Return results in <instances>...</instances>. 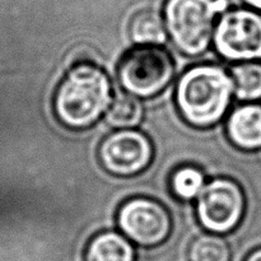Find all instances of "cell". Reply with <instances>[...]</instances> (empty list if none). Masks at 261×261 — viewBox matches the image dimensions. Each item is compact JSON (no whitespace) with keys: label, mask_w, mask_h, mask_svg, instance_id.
Wrapping results in <instances>:
<instances>
[{"label":"cell","mask_w":261,"mask_h":261,"mask_svg":"<svg viewBox=\"0 0 261 261\" xmlns=\"http://www.w3.org/2000/svg\"><path fill=\"white\" fill-rule=\"evenodd\" d=\"M109 76L94 64L75 65L59 86L54 109L59 121L70 129L92 126L111 105Z\"/></svg>","instance_id":"cell-1"},{"label":"cell","mask_w":261,"mask_h":261,"mask_svg":"<svg viewBox=\"0 0 261 261\" xmlns=\"http://www.w3.org/2000/svg\"><path fill=\"white\" fill-rule=\"evenodd\" d=\"M234 93L233 81L218 65H196L181 75L176 103L181 116L195 127L216 125L226 115Z\"/></svg>","instance_id":"cell-2"},{"label":"cell","mask_w":261,"mask_h":261,"mask_svg":"<svg viewBox=\"0 0 261 261\" xmlns=\"http://www.w3.org/2000/svg\"><path fill=\"white\" fill-rule=\"evenodd\" d=\"M226 8V0H167L165 23L175 47L189 56L206 51L213 38L214 19Z\"/></svg>","instance_id":"cell-3"},{"label":"cell","mask_w":261,"mask_h":261,"mask_svg":"<svg viewBox=\"0 0 261 261\" xmlns=\"http://www.w3.org/2000/svg\"><path fill=\"white\" fill-rule=\"evenodd\" d=\"M175 75V64L160 46H139L125 55L119 65L120 86L127 94L149 98L162 92Z\"/></svg>","instance_id":"cell-4"},{"label":"cell","mask_w":261,"mask_h":261,"mask_svg":"<svg viewBox=\"0 0 261 261\" xmlns=\"http://www.w3.org/2000/svg\"><path fill=\"white\" fill-rule=\"evenodd\" d=\"M213 41L227 60H261V14L249 9L228 10L219 19Z\"/></svg>","instance_id":"cell-5"},{"label":"cell","mask_w":261,"mask_h":261,"mask_svg":"<svg viewBox=\"0 0 261 261\" xmlns=\"http://www.w3.org/2000/svg\"><path fill=\"white\" fill-rule=\"evenodd\" d=\"M198 218L201 226L216 234L228 233L241 222L245 195L237 182L229 178L211 181L198 196Z\"/></svg>","instance_id":"cell-6"},{"label":"cell","mask_w":261,"mask_h":261,"mask_svg":"<svg viewBox=\"0 0 261 261\" xmlns=\"http://www.w3.org/2000/svg\"><path fill=\"white\" fill-rule=\"evenodd\" d=\"M117 222L127 239L147 247L166 241L172 228L167 209L158 201L147 198H135L122 204Z\"/></svg>","instance_id":"cell-7"},{"label":"cell","mask_w":261,"mask_h":261,"mask_svg":"<svg viewBox=\"0 0 261 261\" xmlns=\"http://www.w3.org/2000/svg\"><path fill=\"white\" fill-rule=\"evenodd\" d=\"M153 145L147 135L132 129L110 134L99 147V161L115 176H134L149 166Z\"/></svg>","instance_id":"cell-8"},{"label":"cell","mask_w":261,"mask_h":261,"mask_svg":"<svg viewBox=\"0 0 261 261\" xmlns=\"http://www.w3.org/2000/svg\"><path fill=\"white\" fill-rule=\"evenodd\" d=\"M228 138L244 150L261 148V105L246 103L237 107L227 122Z\"/></svg>","instance_id":"cell-9"},{"label":"cell","mask_w":261,"mask_h":261,"mask_svg":"<svg viewBox=\"0 0 261 261\" xmlns=\"http://www.w3.org/2000/svg\"><path fill=\"white\" fill-rule=\"evenodd\" d=\"M132 244L116 232L99 233L89 242L86 261H134Z\"/></svg>","instance_id":"cell-10"},{"label":"cell","mask_w":261,"mask_h":261,"mask_svg":"<svg viewBox=\"0 0 261 261\" xmlns=\"http://www.w3.org/2000/svg\"><path fill=\"white\" fill-rule=\"evenodd\" d=\"M132 40L139 46H160L167 41L165 20L157 12L143 10L134 15L129 25Z\"/></svg>","instance_id":"cell-11"},{"label":"cell","mask_w":261,"mask_h":261,"mask_svg":"<svg viewBox=\"0 0 261 261\" xmlns=\"http://www.w3.org/2000/svg\"><path fill=\"white\" fill-rule=\"evenodd\" d=\"M234 94L240 101L261 99V63L246 61L232 68Z\"/></svg>","instance_id":"cell-12"},{"label":"cell","mask_w":261,"mask_h":261,"mask_svg":"<svg viewBox=\"0 0 261 261\" xmlns=\"http://www.w3.org/2000/svg\"><path fill=\"white\" fill-rule=\"evenodd\" d=\"M143 106L138 97L132 94H117L106 112V121L111 126L129 129L142 121Z\"/></svg>","instance_id":"cell-13"},{"label":"cell","mask_w":261,"mask_h":261,"mask_svg":"<svg viewBox=\"0 0 261 261\" xmlns=\"http://www.w3.org/2000/svg\"><path fill=\"white\" fill-rule=\"evenodd\" d=\"M190 261H229L231 249L223 237L218 234H203L194 240L189 249Z\"/></svg>","instance_id":"cell-14"},{"label":"cell","mask_w":261,"mask_h":261,"mask_svg":"<svg viewBox=\"0 0 261 261\" xmlns=\"http://www.w3.org/2000/svg\"><path fill=\"white\" fill-rule=\"evenodd\" d=\"M171 188L173 194L181 200H193L200 195L205 188V176L194 166H184L173 172Z\"/></svg>","instance_id":"cell-15"},{"label":"cell","mask_w":261,"mask_h":261,"mask_svg":"<svg viewBox=\"0 0 261 261\" xmlns=\"http://www.w3.org/2000/svg\"><path fill=\"white\" fill-rule=\"evenodd\" d=\"M249 7L254 8L256 10H261V0H244Z\"/></svg>","instance_id":"cell-16"},{"label":"cell","mask_w":261,"mask_h":261,"mask_svg":"<svg viewBox=\"0 0 261 261\" xmlns=\"http://www.w3.org/2000/svg\"><path fill=\"white\" fill-rule=\"evenodd\" d=\"M246 261H261V249L255 250V251L247 257Z\"/></svg>","instance_id":"cell-17"}]
</instances>
